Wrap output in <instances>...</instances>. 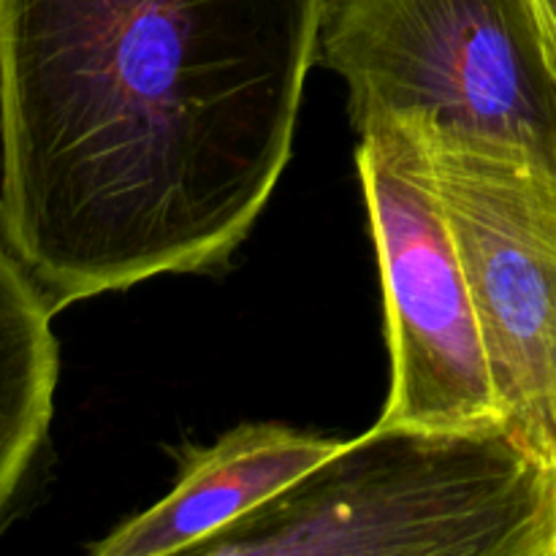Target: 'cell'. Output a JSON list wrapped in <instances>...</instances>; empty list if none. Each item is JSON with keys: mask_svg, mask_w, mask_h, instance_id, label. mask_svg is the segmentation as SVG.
<instances>
[{"mask_svg": "<svg viewBox=\"0 0 556 556\" xmlns=\"http://www.w3.org/2000/svg\"><path fill=\"white\" fill-rule=\"evenodd\" d=\"M315 65L358 134L407 123L556 172V54L535 0H326Z\"/></svg>", "mask_w": 556, "mask_h": 556, "instance_id": "3957f363", "label": "cell"}, {"mask_svg": "<svg viewBox=\"0 0 556 556\" xmlns=\"http://www.w3.org/2000/svg\"><path fill=\"white\" fill-rule=\"evenodd\" d=\"M538 16H541V25L546 30L548 43H552L554 54H556V0H535Z\"/></svg>", "mask_w": 556, "mask_h": 556, "instance_id": "ba28073f", "label": "cell"}, {"mask_svg": "<svg viewBox=\"0 0 556 556\" xmlns=\"http://www.w3.org/2000/svg\"><path fill=\"white\" fill-rule=\"evenodd\" d=\"M342 443L280 424H242L212 448H190L177 486L136 519L92 543L96 556L190 554L250 510L324 465Z\"/></svg>", "mask_w": 556, "mask_h": 556, "instance_id": "8992f818", "label": "cell"}, {"mask_svg": "<svg viewBox=\"0 0 556 556\" xmlns=\"http://www.w3.org/2000/svg\"><path fill=\"white\" fill-rule=\"evenodd\" d=\"M195 556H556V467L508 427H378Z\"/></svg>", "mask_w": 556, "mask_h": 556, "instance_id": "7a4b0ae2", "label": "cell"}, {"mask_svg": "<svg viewBox=\"0 0 556 556\" xmlns=\"http://www.w3.org/2000/svg\"><path fill=\"white\" fill-rule=\"evenodd\" d=\"M54 307L0 237V521L47 440L60 375Z\"/></svg>", "mask_w": 556, "mask_h": 556, "instance_id": "52a82bcc", "label": "cell"}, {"mask_svg": "<svg viewBox=\"0 0 556 556\" xmlns=\"http://www.w3.org/2000/svg\"><path fill=\"white\" fill-rule=\"evenodd\" d=\"M326 0H0V237L54 313L220 269L288 166Z\"/></svg>", "mask_w": 556, "mask_h": 556, "instance_id": "6da1fadb", "label": "cell"}, {"mask_svg": "<svg viewBox=\"0 0 556 556\" xmlns=\"http://www.w3.org/2000/svg\"><path fill=\"white\" fill-rule=\"evenodd\" d=\"M358 136L356 166L378 248L391 351V391L378 427H505L424 139L405 123H380Z\"/></svg>", "mask_w": 556, "mask_h": 556, "instance_id": "277c9868", "label": "cell"}, {"mask_svg": "<svg viewBox=\"0 0 556 556\" xmlns=\"http://www.w3.org/2000/svg\"><path fill=\"white\" fill-rule=\"evenodd\" d=\"M410 128L465 264L505 427L556 467V172Z\"/></svg>", "mask_w": 556, "mask_h": 556, "instance_id": "5b68a950", "label": "cell"}]
</instances>
